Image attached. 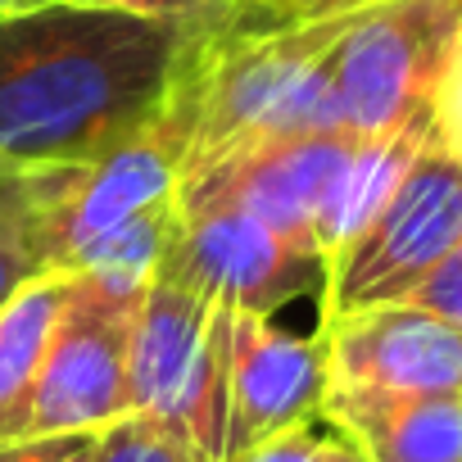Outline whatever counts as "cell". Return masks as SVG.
<instances>
[{
    "label": "cell",
    "instance_id": "obj_1",
    "mask_svg": "<svg viewBox=\"0 0 462 462\" xmlns=\"http://www.w3.org/2000/svg\"><path fill=\"white\" fill-rule=\"evenodd\" d=\"M217 19L51 5L0 19V168L91 163L172 100Z\"/></svg>",
    "mask_w": 462,
    "mask_h": 462
},
{
    "label": "cell",
    "instance_id": "obj_2",
    "mask_svg": "<svg viewBox=\"0 0 462 462\" xmlns=\"http://www.w3.org/2000/svg\"><path fill=\"white\" fill-rule=\"evenodd\" d=\"M213 32V28H208ZM204 96V42L154 123L91 163L46 168L37 208L42 273H109L150 282L181 217L186 150Z\"/></svg>",
    "mask_w": 462,
    "mask_h": 462
},
{
    "label": "cell",
    "instance_id": "obj_3",
    "mask_svg": "<svg viewBox=\"0 0 462 462\" xmlns=\"http://www.w3.org/2000/svg\"><path fill=\"white\" fill-rule=\"evenodd\" d=\"M349 19L354 14L268 32V37H241V42L208 32L204 96L186 150V181L245 145L340 127L327 87V51L336 46Z\"/></svg>",
    "mask_w": 462,
    "mask_h": 462
},
{
    "label": "cell",
    "instance_id": "obj_4",
    "mask_svg": "<svg viewBox=\"0 0 462 462\" xmlns=\"http://www.w3.org/2000/svg\"><path fill=\"white\" fill-rule=\"evenodd\" d=\"M226 322L231 309L159 259L132 327V412L168 421L208 462L226 430Z\"/></svg>",
    "mask_w": 462,
    "mask_h": 462
},
{
    "label": "cell",
    "instance_id": "obj_5",
    "mask_svg": "<svg viewBox=\"0 0 462 462\" xmlns=\"http://www.w3.org/2000/svg\"><path fill=\"white\" fill-rule=\"evenodd\" d=\"M462 236V163L430 141L403 172L399 190L381 204V213L358 236L327 259L322 286V322H336L358 309L403 304L421 277L453 250Z\"/></svg>",
    "mask_w": 462,
    "mask_h": 462
},
{
    "label": "cell",
    "instance_id": "obj_6",
    "mask_svg": "<svg viewBox=\"0 0 462 462\" xmlns=\"http://www.w3.org/2000/svg\"><path fill=\"white\" fill-rule=\"evenodd\" d=\"M457 28L462 0H376L358 10L327 51L336 123L376 136L430 109Z\"/></svg>",
    "mask_w": 462,
    "mask_h": 462
},
{
    "label": "cell",
    "instance_id": "obj_7",
    "mask_svg": "<svg viewBox=\"0 0 462 462\" xmlns=\"http://www.w3.org/2000/svg\"><path fill=\"white\" fill-rule=\"evenodd\" d=\"M145 286L109 273L69 277L28 435L105 430L132 412V327Z\"/></svg>",
    "mask_w": 462,
    "mask_h": 462
},
{
    "label": "cell",
    "instance_id": "obj_8",
    "mask_svg": "<svg viewBox=\"0 0 462 462\" xmlns=\"http://www.w3.org/2000/svg\"><path fill=\"white\" fill-rule=\"evenodd\" d=\"M163 263L217 309L259 318H273L309 291L322 295L327 286V259L304 254L231 199H181Z\"/></svg>",
    "mask_w": 462,
    "mask_h": 462
},
{
    "label": "cell",
    "instance_id": "obj_9",
    "mask_svg": "<svg viewBox=\"0 0 462 462\" xmlns=\"http://www.w3.org/2000/svg\"><path fill=\"white\" fill-rule=\"evenodd\" d=\"M358 145V132L327 127V132H300V136H273L259 145H245L226 154L208 172L190 177L181 186V199H231L263 217L277 236L300 245L304 254H318V217Z\"/></svg>",
    "mask_w": 462,
    "mask_h": 462
},
{
    "label": "cell",
    "instance_id": "obj_10",
    "mask_svg": "<svg viewBox=\"0 0 462 462\" xmlns=\"http://www.w3.org/2000/svg\"><path fill=\"white\" fill-rule=\"evenodd\" d=\"M327 390H331V367H327L322 331L291 336L273 327V318L231 313L222 457L241 453L304 417H318L327 403Z\"/></svg>",
    "mask_w": 462,
    "mask_h": 462
},
{
    "label": "cell",
    "instance_id": "obj_11",
    "mask_svg": "<svg viewBox=\"0 0 462 462\" xmlns=\"http://www.w3.org/2000/svg\"><path fill=\"white\" fill-rule=\"evenodd\" d=\"M331 390L372 394H462V327L417 309L376 304L318 322Z\"/></svg>",
    "mask_w": 462,
    "mask_h": 462
},
{
    "label": "cell",
    "instance_id": "obj_12",
    "mask_svg": "<svg viewBox=\"0 0 462 462\" xmlns=\"http://www.w3.org/2000/svg\"><path fill=\"white\" fill-rule=\"evenodd\" d=\"M322 412L367 462H462V394L327 390Z\"/></svg>",
    "mask_w": 462,
    "mask_h": 462
},
{
    "label": "cell",
    "instance_id": "obj_13",
    "mask_svg": "<svg viewBox=\"0 0 462 462\" xmlns=\"http://www.w3.org/2000/svg\"><path fill=\"white\" fill-rule=\"evenodd\" d=\"M435 132V118L430 109L412 114L408 123L390 127V132H376V136H358L322 217H318V250L322 259H331L336 250H345L358 231L381 213V204L399 190L403 172L412 168V159L421 154V145L430 141Z\"/></svg>",
    "mask_w": 462,
    "mask_h": 462
},
{
    "label": "cell",
    "instance_id": "obj_14",
    "mask_svg": "<svg viewBox=\"0 0 462 462\" xmlns=\"http://www.w3.org/2000/svg\"><path fill=\"white\" fill-rule=\"evenodd\" d=\"M64 291H69L64 273H42L10 304H0V444L28 435Z\"/></svg>",
    "mask_w": 462,
    "mask_h": 462
},
{
    "label": "cell",
    "instance_id": "obj_15",
    "mask_svg": "<svg viewBox=\"0 0 462 462\" xmlns=\"http://www.w3.org/2000/svg\"><path fill=\"white\" fill-rule=\"evenodd\" d=\"M46 168H0V304H10L32 277H42L37 254V208Z\"/></svg>",
    "mask_w": 462,
    "mask_h": 462
},
{
    "label": "cell",
    "instance_id": "obj_16",
    "mask_svg": "<svg viewBox=\"0 0 462 462\" xmlns=\"http://www.w3.org/2000/svg\"><path fill=\"white\" fill-rule=\"evenodd\" d=\"M222 462H367V457L327 412H318V417H304V421L231 453Z\"/></svg>",
    "mask_w": 462,
    "mask_h": 462
},
{
    "label": "cell",
    "instance_id": "obj_17",
    "mask_svg": "<svg viewBox=\"0 0 462 462\" xmlns=\"http://www.w3.org/2000/svg\"><path fill=\"white\" fill-rule=\"evenodd\" d=\"M91 462H208V457L168 421L150 412H127L123 421L100 430Z\"/></svg>",
    "mask_w": 462,
    "mask_h": 462
},
{
    "label": "cell",
    "instance_id": "obj_18",
    "mask_svg": "<svg viewBox=\"0 0 462 462\" xmlns=\"http://www.w3.org/2000/svg\"><path fill=\"white\" fill-rule=\"evenodd\" d=\"M376 5V0H241L213 32L217 37H268V32H286V28H304V23H322V19H340V14H358Z\"/></svg>",
    "mask_w": 462,
    "mask_h": 462
},
{
    "label": "cell",
    "instance_id": "obj_19",
    "mask_svg": "<svg viewBox=\"0 0 462 462\" xmlns=\"http://www.w3.org/2000/svg\"><path fill=\"white\" fill-rule=\"evenodd\" d=\"M430 118H435L439 145L462 163V28H457L453 51H448V60H444V73H439V82H435Z\"/></svg>",
    "mask_w": 462,
    "mask_h": 462
},
{
    "label": "cell",
    "instance_id": "obj_20",
    "mask_svg": "<svg viewBox=\"0 0 462 462\" xmlns=\"http://www.w3.org/2000/svg\"><path fill=\"white\" fill-rule=\"evenodd\" d=\"M408 304H417V309H426V313H435V318L462 327V236H457L453 250L421 277V286L408 295Z\"/></svg>",
    "mask_w": 462,
    "mask_h": 462
},
{
    "label": "cell",
    "instance_id": "obj_21",
    "mask_svg": "<svg viewBox=\"0 0 462 462\" xmlns=\"http://www.w3.org/2000/svg\"><path fill=\"white\" fill-rule=\"evenodd\" d=\"M100 430H60V435H23L0 444V462H91Z\"/></svg>",
    "mask_w": 462,
    "mask_h": 462
},
{
    "label": "cell",
    "instance_id": "obj_22",
    "mask_svg": "<svg viewBox=\"0 0 462 462\" xmlns=\"http://www.w3.org/2000/svg\"><path fill=\"white\" fill-rule=\"evenodd\" d=\"M69 5H100V10L154 14V19H226L241 0H69Z\"/></svg>",
    "mask_w": 462,
    "mask_h": 462
},
{
    "label": "cell",
    "instance_id": "obj_23",
    "mask_svg": "<svg viewBox=\"0 0 462 462\" xmlns=\"http://www.w3.org/2000/svg\"><path fill=\"white\" fill-rule=\"evenodd\" d=\"M42 5H51V0H0V19H14V14H32V10H42Z\"/></svg>",
    "mask_w": 462,
    "mask_h": 462
}]
</instances>
